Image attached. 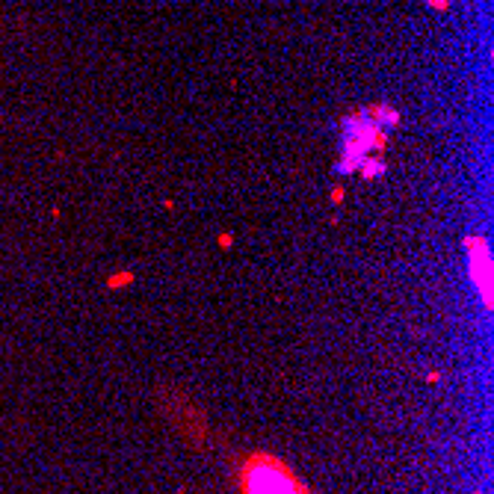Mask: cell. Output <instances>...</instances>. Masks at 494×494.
Instances as JSON below:
<instances>
[{
    "mask_svg": "<svg viewBox=\"0 0 494 494\" xmlns=\"http://www.w3.org/2000/svg\"><path fill=\"white\" fill-rule=\"evenodd\" d=\"M237 494H311L305 480L275 453H249L234 471Z\"/></svg>",
    "mask_w": 494,
    "mask_h": 494,
    "instance_id": "obj_1",
    "label": "cell"
},
{
    "mask_svg": "<svg viewBox=\"0 0 494 494\" xmlns=\"http://www.w3.org/2000/svg\"><path fill=\"white\" fill-rule=\"evenodd\" d=\"M341 130H343V148H341V160H338V172H343V175L358 172V166L364 163L373 151L388 148V130L379 128L376 121H370L364 110L346 113L341 118Z\"/></svg>",
    "mask_w": 494,
    "mask_h": 494,
    "instance_id": "obj_2",
    "label": "cell"
},
{
    "mask_svg": "<svg viewBox=\"0 0 494 494\" xmlns=\"http://www.w3.org/2000/svg\"><path fill=\"white\" fill-rule=\"evenodd\" d=\"M157 402H160V412L169 424L175 426V432L189 447H207V438H210V426H207V417L199 409V402L189 400L181 388H160L157 394Z\"/></svg>",
    "mask_w": 494,
    "mask_h": 494,
    "instance_id": "obj_3",
    "label": "cell"
},
{
    "mask_svg": "<svg viewBox=\"0 0 494 494\" xmlns=\"http://www.w3.org/2000/svg\"><path fill=\"white\" fill-rule=\"evenodd\" d=\"M465 255H468V272L471 284L480 290L485 311H491V249L483 234H468L465 237Z\"/></svg>",
    "mask_w": 494,
    "mask_h": 494,
    "instance_id": "obj_4",
    "label": "cell"
},
{
    "mask_svg": "<svg viewBox=\"0 0 494 494\" xmlns=\"http://www.w3.org/2000/svg\"><path fill=\"white\" fill-rule=\"evenodd\" d=\"M364 113L370 121H376L379 128H385V130L400 125V110L391 104H370V107H364Z\"/></svg>",
    "mask_w": 494,
    "mask_h": 494,
    "instance_id": "obj_5",
    "label": "cell"
},
{
    "mask_svg": "<svg viewBox=\"0 0 494 494\" xmlns=\"http://www.w3.org/2000/svg\"><path fill=\"white\" fill-rule=\"evenodd\" d=\"M358 172H361V178L373 181V178H379L382 172H385V160H382V157H376V154H370L364 163L358 166Z\"/></svg>",
    "mask_w": 494,
    "mask_h": 494,
    "instance_id": "obj_6",
    "label": "cell"
},
{
    "mask_svg": "<svg viewBox=\"0 0 494 494\" xmlns=\"http://www.w3.org/2000/svg\"><path fill=\"white\" fill-rule=\"evenodd\" d=\"M130 281H133V272H116V275L107 278V287L116 290V287H125V284H130Z\"/></svg>",
    "mask_w": 494,
    "mask_h": 494,
    "instance_id": "obj_7",
    "label": "cell"
},
{
    "mask_svg": "<svg viewBox=\"0 0 494 494\" xmlns=\"http://www.w3.org/2000/svg\"><path fill=\"white\" fill-rule=\"evenodd\" d=\"M432 9H438V12H444V9H450V0H426Z\"/></svg>",
    "mask_w": 494,
    "mask_h": 494,
    "instance_id": "obj_8",
    "label": "cell"
},
{
    "mask_svg": "<svg viewBox=\"0 0 494 494\" xmlns=\"http://www.w3.org/2000/svg\"><path fill=\"white\" fill-rule=\"evenodd\" d=\"M231 243H234V237H231V234H219V246H222V249H228Z\"/></svg>",
    "mask_w": 494,
    "mask_h": 494,
    "instance_id": "obj_9",
    "label": "cell"
},
{
    "mask_svg": "<svg viewBox=\"0 0 494 494\" xmlns=\"http://www.w3.org/2000/svg\"><path fill=\"white\" fill-rule=\"evenodd\" d=\"M341 199H343V189L334 187V189H331V201H341Z\"/></svg>",
    "mask_w": 494,
    "mask_h": 494,
    "instance_id": "obj_10",
    "label": "cell"
},
{
    "mask_svg": "<svg viewBox=\"0 0 494 494\" xmlns=\"http://www.w3.org/2000/svg\"><path fill=\"white\" fill-rule=\"evenodd\" d=\"M473 494H483V491H480V488H477V491H473Z\"/></svg>",
    "mask_w": 494,
    "mask_h": 494,
    "instance_id": "obj_11",
    "label": "cell"
}]
</instances>
